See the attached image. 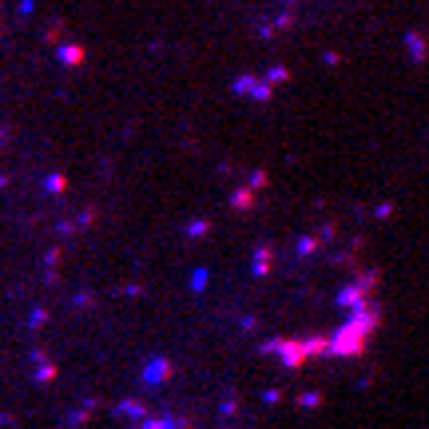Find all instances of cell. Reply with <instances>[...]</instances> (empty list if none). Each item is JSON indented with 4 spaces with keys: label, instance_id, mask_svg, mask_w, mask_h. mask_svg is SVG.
Returning a JSON list of instances; mask_svg holds the SVG:
<instances>
[{
    "label": "cell",
    "instance_id": "1",
    "mask_svg": "<svg viewBox=\"0 0 429 429\" xmlns=\"http://www.w3.org/2000/svg\"><path fill=\"white\" fill-rule=\"evenodd\" d=\"M374 330V318H354V322H346L342 330H338V338H334V354H358V350L365 346V334Z\"/></svg>",
    "mask_w": 429,
    "mask_h": 429
}]
</instances>
